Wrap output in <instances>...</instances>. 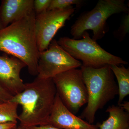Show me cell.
<instances>
[{
  "mask_svg": "<svg viewBox=\"0 0 129 129\" xmlns=\"http://www.w3.org/2000/svg\"><path fill=\"white\" fill-rule=\"evenodd\" d=\"M56 94L52 78L37 77L25 83L23 90L10 100L22 107L18 118L20 126L27 128L47 125Z\"/></svg>",
  "mask_w": 129,
  "mask_h": 129,
  "instance_id": "6da1fadb",
  "label": "cell"
},
{
  "mask_svg": "<svg viewBox=\"0 0 129 129\" xmlns=\"http://www.w3.org/2000/svg\"><path fill=\"white\" fill-rule=\"evenodd\" d=\"M34 10L18 21L0 29V51L18 58L27 67L29 73L38 74L40 52L37 47Z\"/></svg>",
  "mask_w": 129,
  "mask_h": 129,
  "instance_id": "7a4b0ae2",
  "label": "cell"
},
{
  "mask_svg": "<svg viewBox=\"0 0 129 129\" xmlns=\"http://www.w3.org/2000/svg\"><path fill=\"white\" fill-rule=\"evenodd\" d=\"M110 66L99 68L81 67L88 98L87 106L80 117L91 124L94 122L97 112L118 95V85Z\"/></svg>",
  "mask_w": 129,
  "mask_h": 129,
  "instance_id": "3957f363",
  "label": "cell"
},
{
  "mask_svg": "<svg viewBox=\"0 0 129 129\" xmlns=\"http://www.w3.org/2000/svg\"><path fill=\"white\" fill-rule=\"evenodd\" d=\"M124 0H99L91 11L81 13L71 26L70 34L75 40L81 39L88 30L93 33L92 39H101L108 30L107 21L113 14L129 13Z\"/></svg>",
  "mask_w": 129,
  "mask_h": 129,
  "instance_id": "277c9868",
  "label": "cell"
},
{
  "mask_svg": "<svg viewBox=\"0 0 129 129\" xmlns=\"http://www.w3.org/2000/svg\"><path fill=\"white\" fill-rule=\"evenodd\" d=\"M57 42L73 57L81 61L83 67L99 68L106 65L120 66L128 64L121 58L102 48L96 41L90 37L87 31L84 33L80 39L64 37L60 38Z\"/></svg>",
  "mask_w": 129,
  "mask_h": 129,
  "instance_id": "5b68a950",
  "label": "cell"
},
{
  "mask_svg": "<svg viewBox=\"0 0 129 129\" xmlns=\"http://www.w3.org/2000/svg\"><path fill=\"white\" fill-rule=\"evenodd\" d=\"M52 79L57 93L63 103L70 112L76 114L88 101V93L81 70H70Z\"/></svg>",
  "mask_w": 129,
  "mask_h": 129,
  "instance_id": "8992f818",
  "label": "cell"
},
{
  "mask_svg": "<svg viewBox=\"0 0 129 129\" xmlns=\"http://www.w3.org/2000/svg\"><path fill=\"white\" fill-rule=\"evenodd\" d=\"M82 66L80 61L74 58L53 39L46 50L40 52L37 77L52 78L56 75Z\"/></svg>",
  "mask_w": 129,
  "mask_h": 129,
  "instance_id": "52a82bcc",
  "label": "cell"
},
{
  "mask_svg": "<svg viewBox=\"0 0 129 129\" xmlns=\"http://www.w3.org/2000/svg\"><path fill=\"white\" fill-rule=\"evenodd\" d=\"M75 11L73 7L62 9L46 11L36 14L35 27L38 50L42 52L48 49L58 30L64 26Z\"/></svg>",
  "mask_w": 129,
  "mask_h": 129,
  "instance_id": "ba28073f",
  "label": "cell"
},
{
  "mask_svg": "<svg viewBox=\"0 0 129 129\" xmlns=\"http://www.w3.org/2000/svg\"><path fill=\"white\" fill-rule=\"evenodd\" d=\"M26 64L21 60L9 56H0V83L13 96L22 92L25 83L21 78V72Z\"/></svg>",
  "mask_w": 129,
  "mask_h": 129,
  "instance_id": "9c48e42d",
  "label": "cell"
},
{
  "mask_svg": "<svg viewBox=\"0 0 129 129\" xmlns=\"http://www.w3.org/2000/svg\"><path fill=\"white\" fill-rule=\"evenodd\" d=\"M47 125L60 129H99L70 112L57 93Z\"/></svg>",
  "mask_w": 129,
  "mask_h": 129,
  "instance_id": "30bf717a",
  "label": "cell"
},
{
  "mask_svg": "<svg viewBox=\"0 0 129 129\" xmlns=\"http://www.w3.org/2000/svg\"><path fill=\"white\" fill-rule=\"evenodd\" d=\"M34 0H3L0 6V22L3 28L32 12Z\"/></svg>",
  "mask_w": 129,
  "mask_h": 129,
  "instance_id": "8fae6325",
  "label": "cell"
},
{
  "mask_svg": "<svg viewBox=\"0 0 129 129\" xmlns=\"http://www.w3.org/2000/svg\"><path fill=\"white\" fill-rule=\"evenodd\" d=\"M106 112L109 117L102 123L98 125L100 129H129V113L119 106H109Z\"/></svg>",
  "mask_w": 129,
  "mask_h": 129,
  "instance_id": "7c38bea8",
  "label": "cell"
},
{
  "mask_svg": "<svg viewBox=\"0 0 129 129\" xmlns=\"http://www.w3.org/2000/svg\"><path fill=\"white\" fill-rule=\"evenodd\" d=\"M110 65V68L118 82L119 98L118 106L123 102L125 98L129 94V69L124 66Z\"/></svg>",
  "mask_w": 129,
  "mask_h": 129,
  "instance_id": "4fadbf2b",
  "label": "cell"
},
{
  "mask_svg": "<svg viewBox=\"0 0 129 129\" xmlns=\"http://www.w3.org/2000/svg\"><path fill=\"white\" fill-rule=\"evenodd\" d=\"M18 106L17 103L10 101L0 103V123H17Z\"/></svg>",
  "mask_w": 129,
  "mask_h": 129,
  "instance_id": "5bb4252c",
  "label": "cell"
},
{
  "mask_svg": "<svg viewBox=\"0 0 129 129\" xmlns=\"http://www.w3.org/2000/svg\"><path fill=\"white\" fill-rule=\"evenodd\" d=\"M82 0H51L47 11L62 10L75 5L80 7L84 3Z\"/></svg>",
  "mask_w": 129,
  "mask_h": 129,
  "instance_id": "9a60e30c",
  "label": "cell"
},
{
  "mask_svg": "<svg viewBox=\"0 0 129 129\" xmlns=\"http://www.w3.org/2000/svg\"><path fill=\"white\" fill-rule=\"evenodd\" d=\"M129 31V13L125 14L123 18L120 27L114 33V36L119 41H122L124 39L125 36Z\"/></svg>",
  "mask_w": 129,
  "mask_h": 129,
  "instance_id": "2e32d148",
  "label": "cell"
},
{
  "mask_svg": "<svg viewBox=\"0 0 129 129\" xmlns=\"http://www.w3.org/2000/svg\"><path fill=\"white\" fill-rule=\"evenodd\" d=\"M51 0H34V9L36 14L47 11Z\"/></svg>",
  "mask_w": 129,
  "mask_h": 129,
  "instance_id": "e0dca14e",
  "label": "cell"
},
{
  "mask_svg": "<svg viewBox=\"0 0 129 129\" xmlns=\"http://www.w3.org/2000/svg\"><path fill=\"white\" fill-rule=\"evenodd\" d=\"M13 96L0 83V103L9 101Z\"/></svg>",
  "mask_w": 129,
  "mask_h": 129,
  "instance_id": "ac0fdd59",
  "label": "cell"
},
{
  "mask_svg": "<svg viewBox=\"0 0 129 129\" xmlns=\"http://www.w3.org/2000/svg\"><path fill=\"white\" fill-rule=\"evenodd\" d=\"M17 126V123L9 122L4 123H0V129H11Z\"/></svg>",
  "mask_w": 129,
  "mask_h": 129,
  "instance_id": "d6986e66",
  "label": "cell"
},
{
  "mask_svg": "<svg viewBox=\"0 0 129 129\" xmlns=\"http://www.w3.org/2000/svg\"><path fill=\"white\" fill-rule=\"evenodd\" d=\"M25 128L26 129H60L51 126L50 125H39V126H33V127H28Z\"/></svg>",
  "mask_w": 129,
  "mask_h": 129,
  "instance_id": "ffe728a7",
  "label": "cell"
},
{
  "mask_svg": "<svg viewBox=\"0 0 129 129\" xmlns=\"http://www.w3.org/2000/svg\"><path fill=\"white\" fill-rule=\"evenodd\" d=\"M122 109H123L124 111L127 112L129 113V102L125 101L122 102L121 104L119 105Z\"/></svg>",
  "mask_w": 129,
  "mask_h": 129,
  "instance_id": "44dd1931",
  "label": "cell"
},
{
  "mask_svg": "<svg viewBox=\"0 0 129 129\" xmlns=\"http://www.w3.org/2000/svg\"><path fill=\"white\" fill-rule=\"evenodd\" d=\"M18 129H26L25 128H24V127H22V126L19 125L18 127Z\"/></svg>",
  "mask_w": 129,
  "mask_h": 129,
  "instance_id": "7402d4cb",
  "label": "cell"
},
{
  "mask_svg": "<svg viewBox=\"0 0 129 129\" xmlns=\"http://www.w3.org/2000/svg\"><path fill=\"white\" fill-rule=\"evenodd\" d=\"M2 25L1 24V22H0V29H1L2 28Z\"/></svg>",
  "mask_w": 129,
  "mask_h": 129,
  "instance_id": "603a6c76",
  "label": "cell"
},
{
  "mask_svg": "<svg viewBox=\"0 0 129 129\" xmlns=\"http://www.w3.org/2000/svg\"><path fill=\"white\" fill-rule=\"evenodd\" d=\"M11 129H18V127L17 126H16V127H14V128H12Z\"/></svg>",
  "mask_w": 129,
  "mask_h": 129,
  "instance_id": "cb8c5ba5",
  "label": "cell"
},
{
  "mask_svg": "<svg viewBox=\"0 0 129 129\" xmlns=\"http://www.w3.org/2000/svg\"></svg>",
  "mask_w": 129,
  "mask_h": 129,
  "instance_id": "d4e9b609",
  "label": "cell"
}]
</instances>
